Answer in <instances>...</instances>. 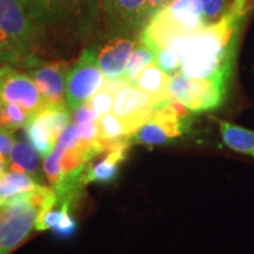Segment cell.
<instances>
[{
  "label": "cell",
  "instance_id": "obj_1",
  "mask_svg": "<svg viewBox=\"0 0 254 254\" xmlns=\"http://www.w3.org/2000/svg\"><path fill=\"white\" fill-rule=\"evenodd\" d=\"M36 27L40 51L56 41H85L100 33V0H20Z\"/></svg>",
  "mask_w": 254,
  "mask_h": 254
},
{
  "label": "cell",
  "instance_id": "obj_2",
  "mask_svg": "<svg viewBox=\"0 0 254 254\" xmlns=\"http://www.w3.org/2000/svg\"><path fill=\"white\" fill-rule=\"evenodd\" d=\"M244 20V18L226 12L217 23L206 25L193 34L182 55L184 74L190 78L227 81L233 68Z\"/></svg>",
  "mask_w": 254,
  "mask_h": 254
},
{
  "label": "cell",
  "instance_id": "obj_3",
  "mask_svg": "<svg viewBox=\"0 0 254 254\" xmlns=\"http://www.w3.org/2000/svg\"><path fill=\"white\" fill-rule=\"evenodd\" d=\"M36 27L20 0H0V65L26 68L40 57ZM41 58V57H40Z\"/></svg>",
  "mask_w": 254,
  "mask_h": 254
},
{
  "label": "cell",
  "instance_id": "obj_4",
  "mask_svg": "<svg viewBox=\"0 0 254 254\" xmlns=\"http://www.w3.org/2000/svg\"><path fill=\"white\" fill-rule=\"evenodd\" d=\"M51 189L0 207V254L12 252L30 236Z\"/></svg>",
  "mask_w": 254,
  "mask_h": 254
},
{
  "label": "cell",
  "instance_id": "obj_5",
  "mask_svg": "<svg viewBox=\"0 0 254 254\" xmlns=\"http://www.w3.org/2000/svg\"><path fill=\"white\" fill-rule=\"evenodd\" d=\"M227 81L220 79L190 78L183 71L171 75L168 94L192 112L214 110L224 101Z\"/></svg>",
  "mask_w": 254,
  "mask_h": 254
},
{
  "label": "cell",
  "instance_id": "obj_6",
  "mask_svg": "<svg viewBox=\"0 0 254 254\" xmlns=\"http://www.w3.org/2000/svg\"><path fill=\"white\" fill-rule=\"evenodd\" d=\"M106 78L98 65L93 46L82 50L72 63L66 80V104L73 111L91 99L104 86Z\"/></svg>",
  "mask_w": 254,
  "mask_h": 254
},
{
  "label": "cell",
  "instance_id": "obj_7",
  "mask_svg": "<svg viewBox=\"0 0 254 254\" xmlns=\"http://www.w3.org/2000/svg\"><path fill=\"white\" fill-rule=\"evenodd\" d=\"M105 36L140 37L146 26V0H100Z\"/></svg>",
  "mask_w": 254,
  "mask_h": 254
},
{
  "label": "cell",
  "instance_id": "obj_8",
  "mask_svg": "<svg viewBox=\"0 0 254 254\" xmlns=\"http://www.w3.org/2000/svg\"><path fill=\"white\" fill-rule=\"evenodd\" d=\"M0 103L17 104L28 111L32 117L47 107L45 99L30 74L11 66L0 68Z\"/></svg>",
  "mask_w": 254,
  "mask_h": 254
},
{
  "label": "cell",
  "instance_id": "obj_9",
  "mask_svg": "<svg viewBox=\"0 0 254 254\" xmlns=\"http://www.w3.org/2000/svg\"><path fill=\"white\" fill-rule=\"evenodd\" d=\"M71 66V62L64 59L44 60L43 58H36L25 68L27 74H30L37 84L47 106L66 104V80Z\"/></svg>",
  "mask_w": 254,
  "mask_h": 254
},
{
  "label": "cell",
  "instance_id": "obj_10",
  "mask_svg": "<svg viewBox=\"0 0 254 254\" xmlns=\"http://www.w3.org/2000/svg\"><path fill=\"white\" fill-rule=\"evenodd\" d=\"M161 103L134 85L127 84L117 94L112 112L122 120L128 135H133L153 116Z\"/></svg>",
  "mask_w": 254,
  "mask_h": 254
},
{
  "label": "cell",
  "instance_id": "obj_11",
  "mask_svg": "<svg viewBox=\"0 0 254 254\" xmlns=\"http://www.w3.org/2000/svg\"><path fill=\"white\" fill-rule=\"evenodd\" d=\"M140 37L105 36L104 41L93 44L98 65L106 80L124 78L127 63Z\"/></svg>",
  "mask_w": 254,
  "mask_h": 254
},
{
  "label": "cell",
  "instance_id": "obj_12",
  "mask_svg": "<svg viewBox=\"0 0 254 254\" xmlns=\"http://www.w3.org/2000/svg\"><path fill=\"white\" fill-rule=\"evenodd\" d=\"M160 11L190 36L206 26L201 0H172Z\"/></svg>",
  "mask_w": 254,
  "mask_h": 254
},
{
  "label": "cell",
  "instance_id": "obj_13",
  "mask_svg": "<svg viewBox=\"0 0 254 254\" xmlns=\"http://www.w3.org/2000/svg\"><path fill=\"white\" fill-rule=\"evenodd\" d=\"M129 144V140H125L113 145L100 161L87 166L85 171V184H107L116 180L119 173V164L126 159Z\"/></svg>",
  "mask_w": 254,
  "mask_h": 254
},
{
  "label": "cell",
  "instance_id": "obj_14",
  "mask_svg": "<svg viewBox=\"0 0 254 254\" xmlns=\"http://www.w3.org/2000/svg\"><path fill=\"white\" fill-rule=\"evenodd\" d=\"M49 189L26 173L9 171L0 178V207Z\"/></svg>",
  "mask_w": 254,
  "mask_h": 254
},
{
  "label": "cell",
  "instance_id": "obj_15",
  "mask_svg": "<svg viewBox=\"0 0 254 254\" xmlns=\"http://www.w3.org/2000/svg\"><path fill=\"white\" fill-rule=\"evenodd\" d=\"M72 206L71 202H60L57 199L56 205L40 212L36 228L38 231L52 230L60 238H71L78 228L77 221L71 215Z\"/></svg>",
  "mask_w": 254,
  "mask_h": 254
},
{
  "label": "cell",
  "instance_id": "obj_16",
  "mask_svg": "<svg viewBox=\"0 0 254 254\" xmlns=\"http://www.w3.org/2000/svg\"><path fill=\"white\" fill-rule=\"evenodd\" d=\"M170 81L171 75L159 68L155 64H152L138 75L132 85L152 95L159 103H165L171 100L168 94Z\"/></svg>",
  "mask_w": 254,
  "mask_h": 254
},
{
  "label": "cell",
  "instance_id": "obj_17",
  "mask_svg": "<svg viewBox=\"0 0 254 254\" xmlns=\"http://www.w3.org/2000/svg\"><path fill=\"white\" fill-rule=\"evenodd\" d=\"M40 158L30 142H15L8 158V168L15 172L26 173L38 182L40 177Z\"/></svg>",
  "mask_w": 254,
  "mask_h": 254
},
{
  "label": "cell",
  "instance_id": "obj_18",
  "mask_svg": "<svg viewBox=\"0 0 254 254\" xmlns=\"http://www.w3.org/2000/svg\"><path fill=\"white\" fill-rule=\"evenodd\" d=\"M220 133L222 141L227 147L239 153L254 157V131L222 122L220 124Z\"/></svg>",
  "mask_w": 254,
  "mask_h": 254
},
{
  "label": "cell",
  "instance_id": "obj_19",
  "mask_svg": "<svg viewBox=\"0 0 254 254\" xmlns=\"http://www.w3.org/2000/svg\"><path fill=\"white\" fill-rule=\"evenodd\" d=\"M98 128H99V138L107 145L109 150L118 142L131 139L126 131L125 125L113 112L100 117L98 120Z\"/></svg>",
  "mask_w": 254,
  "mask_h": 254
},
{
  "label": "cell",
  "instance_id": "obj_20",
  "mask_svg": "<svg viewBox=\"0 0 254 254\" xmlns=\"http://www.w3.org/2000/svg\"><path fill=\"white\" fill-rule=\"evenodd\" d=\"M155 62V56L150 47L146 46L142 41L139 40L136 44L135 49L133 50L131 57H129L128 63H127L125 73H124V79L133 84V81L138 78V75Z\"/></svg>",
  "mask_w": 254,
  "mask_h": 254
},
{
  "label": "cell",
  "instance_id": "obj_21",
  "mask_svg": "<svg viewBox=\"0 0 254 254\" xmlns=\"http://www.w3.org/2000/svg\"><path fill=\"white\" fill-rule=\"evenodd\" d=\"M25 132H26V138L30 144L36 148L41 158H46L53 148H55L56 141L49 133L45 131L41 124L36 119V117H32L26 125H25Z\"/></svg>",
  "mask_w": 254,
  "mask_h": 254
},
{
  "label": "cell",
  "instance_id": "obj_22",
  "mask_svg": "<svg viewBox=\"0 0 254 254\" xmlns=\"http://www.w3.org/2000/svg\"><path fill=\"white\" fill-rule=\"evenodd\" d=\"M67 146L58 140L52 152L44 158V173L51 184V187H55L62 182L64 177V158H65Z\"/></svg>",
  "mask_w": 254,
  "mask_h": 254
},
{
  "label": "cell",
  "instance_id": "obj_23",
  "mask_svg": "<svg viewBox=\"0 0 254 254\" xmlns=\"http://www.w3.org/2000/svg\"><path fill=\"white\" fill-rule=\"evenodd\" d=\"M32 116L24 107L17 104L0 103V127L13 132L25 127Z\"/></svg>",
  "mask_w": 254,
  "mask_h": 254
},
{
  "label": "cell",
  "instance_id": "obj_24",
  "mask_svg": "<svg viewBox=\"0 0 254 254\" xmlns=\"http://www.w3.org/2000/svg\"><path fill=\"white\" fill-rule=\"evenodd\" d=\"M134 141L142 145H161L172 140V136L158 120L151 118L133 135Z\"/></svg>",
  "mask_w": 254,
  "mask_h": 254
},
{
  "label": "cell",
  "instance_id": "obj_25",
  "mask_svg": "<svg viewBox=\"0 0 254 254\" xmlns=\"http://www.w3.org/2000/svg\"><path fill=\"white\" fill-rule=\"evenodd\" d=\"M154 64L167 74L173 75L182 71L183 59L180 53L173 49H163L155 53Z\"/></svg>",
  "mask_w": 254,
  "mask_h": 254
},
{
  "label": "cell",
  "instance_id": "obj_26",
  "mask_svg": "<svg viewBox=\"0 0 254 254\" xmlns=\"http://www.w3.org/2000/svg\"><path fill=\"white\" fill-rule=\"evenodd\" d=\"M206 25L217 23L224 17L230 7L231 0H201Z\"/></svg>",
  "mask_w": 254,
  "mask_h": 254
},
{
  "label": "cell",
  "instance_id": "obj_27",
  "mask_svg": "<svg viewBox=\"0 0 254 254\" xmlns=\"http://www.w3.org/2000/svg\"><path fill=\"white\" fill-rule=\"evenodd\" d=\"M72 112H73V116H72L73 124H75V125L98 122L101 117L100 113L97 112L94 109H92L87 103L80 105L78 109L73 110Z\"/></svg>",
  "mask_w": 254,
  "mask_h": 254
},
{
  "label": "cell",
  "instance_id": "obj_28",
  "mask_svg": "<svg viewBox=\"0 0 254 254\" xmlns=\"http://www.w3.org/2000/svg\"><path fill=\"white\" fill-rule=\"evenodd\" d=\"M15 138L11 131L0 127V157L8 161L9 154L15 145Z\"/></svg>",
  "mask_w": 254,
  "mask_h": 254
},
{
  "label": "cell",
  "instance_id": "obj_29",
  "mask_svg": "<svg viewBox=\"0 0 254 254\" xmlns=\"http://www.w3.org/2000/svg\"><path fill=\"white\" fill-rule=\"evenodd\" d=\"M59 140L67 146V148L78 147V146L80 145L81 139L78 133L77 125H75V124H69V125L63 131Z\"/></svg>",
  "mask_w": 254,
  "mask_h": 254
},
{
  "label": "cell",
  "instance_id": "obj_30",
  "mask_svg": "<svg viewBox=\"0 0 254 254\" xmlns=\"http://www.w3.org/2000/svg\"><path fill=\"white\" fill-rule=\"evenodd\" d=\"M252 9H254V0H231L227 12L245 19Z\"/></svg>",
  "mask_w": 254,
  "mask_h": 254
},
{
  "label": "cell",
  "instance_id": "obj_31",
  "mask_svg": "<svg viewBox=\"0 0 254 254\" xmlns=\"http://www.w3.org/2000/svg\"><path fill=\"white\" fill-rule=\"evenodd\" d=\"M172 0H146V8H145V18L146 24L150 21V19L153 17L155 13H158L160 9L170 4Z\"/></svg>",
  "mask_w": 254,
  "mask_h": 254
},
{
  "label": "cell",
  "instance_id": "obj_32",
  "mask_svg": "<svg viewBox=\"0 0 254 254\" xmlns=\"http://www.w3.org/2000/svg\"><path fill=\"white\" fill-rule=\"evenodd\" d=\"M7 167H8V161L2 157H0V178H1L6 173Z\"/></svg>",
  "mask_w": 254,
  "mask_h": 254
},
{
  "label": "cell",
  "instance_id": "obj_33",
  "mask_svg": "<svg viewBox=\"0 0 254 254\" xmlns=\"http://www.w3.org/2000/svg\"><path fill=\"white\" fill-rule=\"evenodd\" d=\"M0 68H1V67H0Z\"/></svg>",
  "mask_w": 254,
  "mask_h": 254
}]
</instances>
